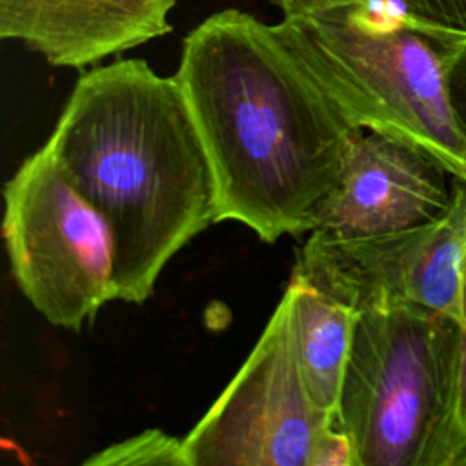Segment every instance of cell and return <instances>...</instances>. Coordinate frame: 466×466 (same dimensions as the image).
Segmentation results:
<instances>
[{
    "mask_svg": "<svg viewBox=\"0 0 466 466\" xmlns=\"http://www.w3.org/2000/svg\"><path fill=\"white\" fill-rule=\"evenodd\" d=\"M175 78L211 164L217 222L264 242L308 233L364 129L308 62L293 20L218 11L186 35Z\"/></svg>",
    "mask_w": 466,
    "mask_h": 466,
    "instance_id": "obj_1",
    "label": "cell"
},
{
    "mask_svg": "<svg viewBox=\"0 0 466 466\" xmlns=\"http://www.w3.org/2000/svg\"><path fill=\"white\" fill-rule=\"evenodd\" d=\"M46 147L111 231L118 300L146 302L166 264L217 222L211 164L182 89L140 58L80 75Z\"/></svg>",
    "mask_w": 466,
    "mask_h": 466,
    "instance_id": "obj_2",
    "label": "cell"
},
{
    "mask_svg": "<svg viewBox=\"0 0 466 466\" xmlns=\"http://www.w3.org/2000/svg\"><path fill=\"white\" fill-rule=\"evenodd\" d=\"M289 16L299 44L344 113L400 140L466 182V133L448 69L466 40L413 18L397 0H351Z\"/></svg>",
    "mask_w": 466,
    "mask_h": 466,
    "instance_id": "obj_3",
    "label": "cell"
},
{
    "mask_svg": "<svg viewBox=\"0 0 466 466\" xmlns=\"http://www.w3.org/2000/svg\"><path fill=\"white\" fill-rule=\"evenodd\" d=\"M461 324L386 304L359 313L333 426L359 466H466Z\"/></svg>",
    "mask_w": 466,
    "mask_h": 466,
    "instance_id": "obj_4",
    "label": "cell"
},
{
    "mask_svg": "<svg viewBox=\"0 0 466 466\" xmlns=\"http://www.w3.org/2000/svg\"><path fill=\"white\" fill-rule=\"evenodd\" d=\"M2 231L13 280L49 324L80 331L116 299L111 231L46 144L4 186Z\"/></svg>",
    "mask_w": 466,
    "mask_h": 466,
    "instance_id": "obj_5",
    "label": "cell"
},
{
    "mask_svg": "<svg viewBox=\"0 0 466 466\" xmlns=\"http://www.w3.org/2000/svg\"><path fill=\"white\" fill-rule=\"evenodd\" d=\"M333 417L311 399L286 288L238 373L184 437L189 466H311Z\"/></svg>",
    "mask_w": 466,
    "mask_h": 466,
    "instance_id": "obj_6",
    "label": "cell"
},
{
    "mask_svg": "<svg viewBox=\"0 0 466 466\" xmlns=\"http://www.w3.org/2000/svg\"><path fill=\"white\" fill-rule=\"evenodd\" d=\"M466 266V182H455L437 218L370 237L308 233L291 275L357 313L386 304H413L461 324Z\"/></svg>",
    "mask_w": 466,
    "mask_h": 466,
    "instance_id": "obj_7",
    "label": "cell"
},
{
    "mask_svg": "<svg viewBox=\"0 0 466 466\" xmlns=\"http://www.w3.org/2000/svg\"><path fill=\"white\" fill-rule=\"evenodd\" d=\"M457 177L422 151L362 131L333 191L319 202L308 233L370 237L430 222L450 206Z\"/></svg>",
    "mask_w": 466,
    "mask_h": 466,
    "instance_id": "obj_8",
    "label": "cell"
},
{
    "mask_svg": "<svg viewBox=\"0 0 466 466\" xmlns=\"http://www.w3.org/2000/svg\"><path fill=\"white\" fill-rule=\"evenodd\" d=\"M175 0H0V36L51 66H93L171 31Z\"/></svg>",
    "mask_w": 466,
    "mask_h": 466,
    "instance_id": "obj_9",
    "label": "cell"
},
{
    "mask_svg": "<svg viewBox=\"0 0 466 466\" xmlns=\"http://www.w3.org/2000/svg\"><path fill=\"white\" fill-rule=\"evenodd\" d=\"M291 320L299 366L315 404L335 415L359 313L291 275Z\"/></svg>",
    "mask_w": 466,
    "mask_h": 466,
    "instance_id": "obj_10",
    "label": "cell"
},
{
    "mask_svg": "<svg viewBox=\"0 0 466 466\" xmlns=\"http://www.w3.org/2000/svg\"><path fill=\"white\" fill-rule=\"evenodd\" d=\"M87 466H189L184 439L158 428L118 441L84 461Z\"/></svg>",
    "mask_w": 466,
    "mask_h": 466,
    "instance_id": "obj_11",
    "label": "cell"
},
{
    "mask_svg": "<svg viewBox=\"0 0 466 466\" xmlns=\"http://www.w3.org/2000/svg\"><path fill=\"white\" fill-rule=\"evenodd\" d=\"M413 18L442 33L466 38V0H397Z\"/></svg>",
    "mask_w": 466,
    "mask_h": 466,
    "instance_id": "obj_12",
    "label": "cell"
},
{
    "mask_svg": "<svg viewBox=\"0 0 466 466\" xmlns=\"http://www.w3.org/2000/svg\"><path fill=\"white\" fill-rule=\"evenodd\" d=\"M311 466H359L353 442L331 424L315 448Z\"/></svg>",
    "mask_w": 466,
    "mask_h": 466,
    "instance_id": "obj_13",
    "label": "cell"
},
{
    "mask_svg": "<svg viewBox=\"0 0 466 466\" xmlns=\"http://www.w3.org/2000/svg\"><path fill=\"white\" fill-rule=\"evenodd\" d=\"M448 82L455 115L466 133V40H462L451 55Z\"/></svg>",
    "mask_w": 466,
    "mask_h": 466,
    "instance_id": "obj_14",
    "label": "cell"
},
{
    "mask_svg": "<svg viewBox=\"0 0 466 466\" xmlns=\"http://www.w3.org/2000/svg\"><path fill=\"white\" fill-rule=\"evenodd\" d=\"M284 11V15H291V16H302V15H309L337 4H344V2H351V0H277Z\"/></svg>",
    "mask_w": 466,
    "mask_h": 466,
    "instance_id": "obj_15",
    "label": "cell"
},
{
    "mask_svg": "<svg viewBox=\"0 0 466 466\" xmlns=\"http://www.w3.org/2000/svg\"><path fill=\"white\" fill-rule=\"evenodd\" d=\"M461 329H462V364H461V406L466 422V266L462 275V293H461Z\"/></svg>",
    "mask_w": 466,
    "mask_h": 466,
    "instance_id": "obj_16",
    "label": "cell"
}]
</instances>
